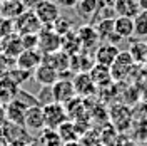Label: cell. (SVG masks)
<instances>
[{"label":"cell","instance_id":"cell-27","mask_svg":"<svg viewBox=\"0 0 147 146\" xmlns=\"http://www.w3.org/2000/svg\"><path fill=\"white\" fill-rule=\"evenodd\" d=\"M5 76H7L9 79H12V81H13L18 87H20V86L27 81V79H30L32 72H28V71H25V69H20V67H17V65H13L9 72L5 74Z\"/></svg>","mask_w":147,"mask_h":146},{"label":"cell","instance_id":"cell-35","mask_svg":"<svg viewBox=\"0 0 147 146\" xmlns=\"http://www.w3.org/2000/svg\"><path fill=\"white\" fill-rule=\"evenodd\" d=\"M22 2V5L25 7V10H35L37 5L42 2V0H20Z\"/></svg>","mask_w":147,"mask_h":146},{"label":"cell","instance_id":"cell-5","mask_svg":"<svg viewBox=\"0 0 147 146\" xmlns=\"http://www.w3.org/2000/svg\"><path fill=\"white\" fill-rule=\"evenodd\" d=\"M134 59L129 50H120L117 59L114 61V64L110 65V74L114 81H122L124 77H127L130 71L134 69Z\"/></svg>","mask_w":147,"mask_h":146},{"label":"cell","instance_id":"cell-21","mask_svg":"<svg viewBox=\"0 0 147 146\" xmlns=\"http://www.w3.org/2000/svg\"><path fill=\"white\" fill-rule=\"evenodd\" d=\"M89 74H90L92 81L95 82L97 87L110 86V82L114 81V79H112V74H110V67L102 65V64H95L90 71H89Z\"/></svg>","mask_w":147,"mask_h":146},{"label":"cell","instance_id":"cell-36","mask_svg":"<svg viewBox=\"0 0 147 146\" xmlns=\"http://www.w3.org/2000/svg\"><path fill=\"white\" fill-rule=\"evenodd\" d=\"M5 121H7V116H5V106L0 104V126H2Z\"/></svg>","mask_w":147,"mask_h":146},{"label":"cell","instance_id":"cell-24","mask_svg":"<svg viewBox=\"0 0 147 146\" xmlns=\"http://www.w3.org/2000/svg\"><path fill=\"white\" fill-rule=\"evenodd\" d=\"M57 133H59V136L62 139V143H70V141H79V131H77V124L70 121V119H67L65 123H62L59 128H57Z\"/></svg>","mask_w":147,"mask_h":146},{"label":"cell","instance_id":"cell-38","mask_svg":"<svg viewBox=\"0 0 147 146\" xmlns=\"http://www.w3.org/2000/svg\"><path fill=\"white\" fill-rule=\"evenodd\" d=\"M137 3L140 12H147V0H137Z\"/></svg>","mask_w":147,"mask_h":146},{"label":"cell","instance_id":"cell-10","mask_svg":"<svg viewBox=\"0 0 147 146\" xmlns=\"http://www.w3.org/2000/svg\"><path fill=\"white\" fill-rule=\"evenodd\" d=\"M24 126L28 131H42L45 128V121H44V109L42 104L30 106L25 111V118H24Z\"/></svg>","mask_w":147,"mask_h":146},{"label":"cell","instance_id":"cell-37","mask_svg":"<svg viewBox=\"0 0 147 146\" xmlns=\"http://www.w3.org/2000/svg\"><path fill=\"white\" fill-rule=\"evenodd\" d=\"M99 3H100V7H114L115 0H99Z\"/></svg>","mask_w":147,"mask_h":146},{"label":"cell","instance_id":"cell-42","mask_svg":"<svg viewBox=\"0 0 147 146\" xmlns=\"http://www.w3.org/2000/svg\"><path fill=\"white\" fill-rule=\"evenodd\" d=\"M2 2H5V0H2Z\"/></svg>","mask_w":147,"mask_h":146},{"label":"cell","instance_id":"cell-28","mask_svg":"<svg viewBox=\"0 0 147 146\" xmlns=\"http://www.w3.org/2000/svg\"><path fill=\"white\" fill-rule=\"evenodd\" d=\"M129 52L132 55L134 62H146L147 61V44L146 42H136L134 46H130Z\"/></svg>","mask_w":147,"mask_h":146},{"label":"cell","instance_id":"cell-16","mask_svg":"<svg viewBox=\"0 0 147 146\" xmlns=\"http://www.w3.org/2000/svg\"><path fill=\"white\" fill-rule=\"evenodd\" d=\"M42 62H45L50 67H54L55 71L60 74V72H64V71L70 69V55H67L64 50L59 49V50H55L52 54H45Z\"/></svg>","mask_w":147,"mask_h":146},{"label":"cell","instance_id":"cell-13","mask_svg":"<svg viewBox=\"0 0 147 146\" xmlns=\"http://www.w3.org/2000/svg\"><path fill=\"white\" fill-rule=\"evenodd\" d=\"M27 108H30V106H27L24 101H20L18 98H15L13 101H10L9 104H5L7 121L9 123H13V124H18V126H24V118H25Z\"/></svg>","mask_w":147,"mask_h":146},{"label":"cell","instance_id":"cell-11","mask_svg":"<svg viewBox=\"0 0 147 146\" xmlns=\"http://www.w3.org/2000/svg\"><path fill=\"white\" fill-rule=\"evenodd\" d=\"M44 61V55L40 54L37 49L34 50H22L20 55L15 59V65L20 67V69H25L28 72H34L38 65L42 64Z\"/></svg>","mask_w":147,"mask_h":146},{"label":"cell","instance_id":"cell-18","mask_svg":"<svg viewBox=\"0 0 147 146\" xmlns=\"http://www.w3.org/2000/svg\"><path fill=\"white\" fill-rule=\"evenodd\" d=\"M18 87L15 82L9 79L7 76H0V104H9L10 101H13L18 96Z\"/></svg>","mask_w":147,"mask_h":146},{"label":"cell","instance_id":"cell-30","mask_svg":"<svg viewBox=\"0 0 147 146\" xmlns=\"http://www.w3.org/2000/svg\"><path fill=\"white\" fill-rule=\"evenodd\" d=\"M134 25L139 37H147V12H139L134 17Z\"/></svg>","mask_w":147,"mask_h":146},{"label":"cell","instance_id":"cell-2","mask_svg":"<svg viewBox=\"0 0 147 146\" xmlns=\"http://www.w3.org/2000/svg\"><path fill=\"white\" fill-rule=\"evenodd\" d=\"M42 109H44L45 128H49V129H57L62 123H65L69 119L64 104H59V102L50 101V102H44L42 104Z\"/></svg>","mask_w":147,"mask_h":146},{"label":"cell","instance_id":"cell-20","mask_svg":"<svg viewBox=\"0 0 147 146\" xmlns=\"http://www.w3.org/2000/svg\"><path fill=\"white\" fill-rule=\"evenodd\" d=\"M60 50H64L67 55H75L82 50L80 39H79L75 30H70L69 34L60 37Z\"/></svg>","mask_w":147,"mask_h":146},{"label":"cell","instance_id":"cell-34","mask_svg":"<svg viewBox=\"0 0 147 146\" xmlns=\"http://www.w3.org/2000/svg\"><path fill=\"white\" fill-rule=\"evenodd\" d=\"M54 2L59 7H62V9H75L79 0H54Z\"/></svg>","mask_w":147,"mask_h":146},{"label":"cell","instance_id":"cell-3","mask_svg":"<svg viewBox=\"0 0 147 146\" xmlns=\"http://www.w3.org/2000/svg\"><path fill=\"white\" fill-rule=\"evenodd\" d=\"M37 35H38L37 50L42 55L52 54V52H55V50L60 49V35L52 29V25H42L40 32H38Z\"/></svg>","mask_w":147,"mask_h":146},{"label":"cell","instance_id":"cell-40","mask_svg":"<svg viewBox=\"0 0 147 146\" xmlns=\"http://www.w3.org/2000/svg\"><path fill=\"white\" fill-rule=\"evenodd\" d=\"M0 146H5V145H2V143H0Z\"/></svg>","mask_w":147,"mask_h":146},{"label":"cell","instance_id":"cell-8","mask_svg":"<svg viewBox=\"0 0 147 146\" xmlns=\"http://www.w3.org/2000/svg\"><path fill=\"white\" fill-rule=\"evenodd\" d=\"M72 84H74V89H75V94L79 98H82V99L92 96L94 92H97V86L92 81L89 72H75L72 77Z\"/></svg>","mask_w":147,"mask_h":146},{"label":"cell","instance_id":"cell-12","mask_svg":"<svg viewBox=\"0 0 147 146\" xmlns=\"http://www.w3.org/2000/svg\"><path fill=\"white\" fill-rule=\"evenodd\" d=\"M77 35L80 39V44H82V50H95V47L100 44L99 35H97V30L94 25L90 24H84L75 30Z\"/></svg>","mask_w":147,"mask_h":146},{"label":"cell","instance_id":"cell-31","mask_svg":"<svg viewBox=\"0 0 147 146\" xmlns=\"http://www.w3.org/2000/svg\"><path fill=\"white\" fill-rule=\"evenodd\" d=\"M24 50H34L38 46V35L37 34H28V35H20Z\"/></svg>","mask_w":147,"mask_h":146},{"label":"cell","instance_id":"cell-17","mask_svg":"<svg viewBox=\"0 0 147 146\" xmlns=\"http://www.w3.org/2000/svg\"><path fill=\"white\" fill-rule=\"evenodd\" d=\"M32 76H34V79H35L40 86H44V87H50V86L59 79V72L55 71L54 67H50L49 64H45V62H42V64L38 65L35 71L32 72Z\"/></svg>","mask_w":147,"mask_h":146},{"label":"cell","instance_id":"cell-4","mask_svg":"<svg viewBox=\"0 0 147 146\" xmlns=\"http://www.w3.org/2000/svg\"><path fill=\"white\" fill-rule=\"evenodd\" d=\"M77 94L74 89L72 79H57L50 86V101L59 102V104H67L69 101H72Z\"/></svg>","mask_w":147,"mask_h":146},{"label":"cell","instance_id":"cell-25","mask_svg":"<svg viewBox=\"0 0 147 146\" xmlns=\"http://www.w3.org/2000/svg\"><path fill=\"white\" fill-rule=\"evenodd\" d=\"M38 146H62V139L59 136L57 129H49L44 128L42 131H38Z\"/></svg>","mask_w":147,"mask_h":146},{"label":"cell","instance_id":"cell-6","mask_svg":"<svg viewBox=\"0 0 147 146\" xmlns=\"http://www.w3.org/2000/svg\"><path fill=\"white\" fill-rule=\"evenodd\" d=\"M109 118L112 121V126L119 131H125L132 124V109L127 104H114L109 109Z\"/></svg>","mask_w":147,"mask_h":146},{"label":"cell","instance_id":"cell-9","mask_svg":"<svg viewBox=\"0 0 147 146\" xmlns=\"http://www.w3.org/2000/svg\"><path fill=\"white\" fill-rule=\"evenodd\" d=\"M120 49L115 44H110V42H100L99 46L95 47L94 50V57H95V64H102V65H110L114 64V61L117 59Z\"/></svg>","mask_w":147,"mask_h":146},{"label":"cell","instance_id":"cell-32","mask_svg":"<svg viewBox=\"0 0 147 146\" xmlns=\"http://www.w3.org/2000/svg\"><path fill=\"white\" fill-rule=\"evenodd\" d=\"M13 20L10 18H5V17H0V39L13 34Z\"/></svg>","mask_w":147,"mask_h":146},{"label":"cell","instance_id":"cell-22","mask_svg":"<svg viewBox=\"0 0 147 146\" xmlns=\"http://www.w3.org/2000/svg\"><path fill=\"white\" fill-rule=\"evenodd\" d=\"M114 10H115L117 15H120V17H129V18H134L140 12L137 0H115Z\"/></svg>","mask_w":147,"mask_h":146},{"label":"cell","instance_id":"cell-1","mask_svg":"<svg viewBox=\"0 0 147 146\" xmlns=\"http://www.w3.org/2000/svg\"><path fill=\"white\" fill-rule=\"evenodd\" d=\"M42 24L34 10H25L13 20V30L18 35H28V34H38Z\"/></svg>","mask_w":147,"mask_h":146},{"label":"cell","instance_id":"cell-23","mask_svg":"<svg viewBox=\"0 0 147 146\" xmlns=\"http://www.w3.org/2000/svg\"><path fill=\"white\" fill-rule=\"evenodd\" d=\"M22 12H25V7L22 5L20 0H5L0 5V17L10 18V20H15Z\"/></svg>","mask_w":147,"mask_h":146},{"label":"cell","instance_id":"cell-14","mask_svg":"<svg viewBox=\"0 0 147 146\" xmlns=\"http://www.w3.org/2000/svg\"><path fill=\"white\" fill-rule=\"evenodd\" d=\"M24 50V46H22V39L18 34H10V35L3 37V39H0V52H3V54L10 57V59H17L20 52Z\"/></svg>","mask_w":147,"mask_h":146},{"label":"cell","instance_id":"cell-7","mask_svg":"<svg viewBox=\"0 0 147 146\" xmlns=\"http://www.w3.org/2000/svg\"><path fill=\"white\" fill-rule=\"evenodd\" d=\"M34 12H35V15L38 17L42 25H52L60 17V7L54 0H42Z\"/></svg>","mask_w":147,"mask_h":146},{"label":"cell","instance_id":"cell-41","mask_svg":"<svg viewBox=\"0 0 147 146\" xmlns=\"http://www.w3.org/2000/svg\"><path fill=\"white\" fill-rule=\"evenodd\" d=\"M0 5H2V0H0Z\"/></svg>","mask_w":147,"mask_h":146},{"label":"cell","instance_id":"cell-33","mask_svg":"<svg viewBox=\"0 0 147 146\" xmlns=\"http://www.w3.org/2000/svg\"><path fill=\"white\" fill-rule=\"evenodd\" d=\"M13 65H15V61L13 59H10L3 52H0V76H5Z\"/></svg>","mask_w":147,"mask_h":146},{"label":"cell","instance_id":"cell-19","mask_svg":"<svg viewBox=\"0 0 147 146\" xmlns=\"http://www.w3.org/2000/svg\"><path fill=\"white\" fill-rule=\"evenodd\" d=\"M114 30L120 40L122 39H130L132 35H136V25H134V18L129 17H117L114 18Z\"/></svg>","mask_w":147,"mask_h":146},{"label":"cell","instance_id":"cell-15","mask_svg":"<svg viewBox=\"0 0 147 146\" xmlns=\"http://www.w3.org/2000/svg\"><path fill=\"white\" fill-rule=\"evenodd\" d=\"M94 27L97 30V35H99V40L100 42L115 44V42L120 40L119 37H117V34H115V30H114V18H102Z\"/></svg>","mask_w":147,"mask_h":146},{"label":"cell","instance_id":"cell-39","mask_svg":"<svg viewBox=\"0 0 147 146\" xmlns=\"http://www.w3.org/2000/svg\"><path fill=\"white\" fill-rule=\"evenodd\" d=\"M62 146H85V145L80 143V141H70V143H64Z\"/></svg>","mask_w":147,"mask_h":146},{"label":"cell","instance_id":"cell-26","mask_svg":"<svg viewBox=\"0 0 147 146\" xmlns=\"http://www.w3.org/2000/svg\"><path fill=\"white\" fill-rule=\"evenodd\" d=\"M99 9H100L99 0H79L77 5H75L77 14L82 15V17H92L99 12Z\"/></svg>","mask_w":147,"mask_h":146},{"label":"cell","instance_id":"cell-29","mask_svg":"<svg viewBox=\"0 0 147 146\" xmlns=\"http://www.w3.org/2000/svg\"><path fill=\"white\" fill-rule=\"evenodd\" d=\"M72 25H74V22L70 20V18H69V17H62V15H60V17L52 24V29H54L55 32L62 37V35H65V34H69L70 30H74Z\"/></svg>","mask_w":147,"mask_h":146}]
</instances>
